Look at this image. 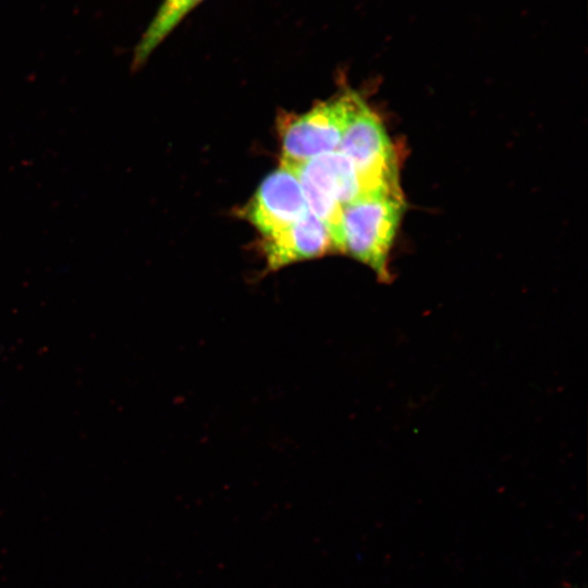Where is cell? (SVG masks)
<instances>
[{
	"label": "cell",
	"instance_id": "cell-1",
	"mask_svg": "<svg viewBox=\"0 0 588 588\" xmlns=\"http://www.w3.org/2000/svg\"><path fill=\"white\" fill-rule=\"evenodd\" d=\"M405 204L399 189L368 192L345 204L333 234V247L370 267L387 280L388 257Z\"/></svg>",
	"mask_w": 588,
	"mask_h": 588
},
{
	"label": "cell",
	"instance_id": "cell-2",
	"mask_svg": "<svg viewBox=\"0 0 588 588\" xmlns=\"http://www.w3.org/2000/svg\"><path fill=\"white\" fill-rule=\"evenodd\" d=\"M338 150L353 164L364 194L399 189L393 144L380 119L358 95Z\"/></svg>",
	"mask_w": 588,
	"mask_h": 588
},
{
	"label": "cell",
	"instance_id": "cell-3",
	"mask_svg": "<svg viewBox=\"0 0 588 588\" xmlns=\"http://www.w3.org/2000/svg\"><path fill=\"white\" fill-rule=\"evenodd\" d=\"M356 97V93L347 91L283 119L279 125L282 163L299 164L338 150Z\"/></svg>",
	"mask_w": 588,
	"mask_h": 588
},
{
	"label": "cell",
	"instance_id": "cell-4",
	"mask_svg": "<svg viewBox=\"0 0 588 588\" xmlns=\"http://www.w3.org/2000/svg\"><path fill=\"white\" fill-rule=\"evenodd\" d=\"M287 166L298 179L308 210L329 226L333 242L342 206L364 194L353 164L335 150Z\"/></svg>",
	"mask_w": 588,
	"mask_h": 588
},
{
	"label": "cell",
	"instance_id": "cell-5",
	"mask_svg": "<svg viewBox=\"0 0 588 588\" xmlns=\"http://www.w3.org/2000/svg\"><path fill=\"white\" fill-rule=\"evenodd\" d=\"M308 211L293 169L284 163L259 185L242 216L267 238L294 223Z\"/></svg>",
	"mask_w": 588,
	"mask_h": 588
},
{
	"label": "cell",
	"instance_id": "cell-6",
	"mask_svg": "<svg viewBox=\"0 0 588 588\" xmlns=\"http://www.w3.org/2000/svg\"><path fill=\"white\" fill-rule=\"evenodd\" d=\"M332 248L329 226L308 210L294 223L264 238L266 271L321 257Z\"/></svg>",
	"mask_w": 588,
	"mask_h": 588
},
{
	"label": "cell",
	"instance_id": "cell-7",
	"mask_svg": "<svg viewBox=\"0 0 588 588\" xmlns=\"http://www.w3.org/2000/svg\"><path fill=\"white\" fill-rule=\"evenodd\" d=\"M201 1L203 0H163L155 17L135 47L132 69L137 70L140 68L161 41Z\"/></svg>",
	"mask_w": 588,
	"mask_h": 588
}]
</instances>
